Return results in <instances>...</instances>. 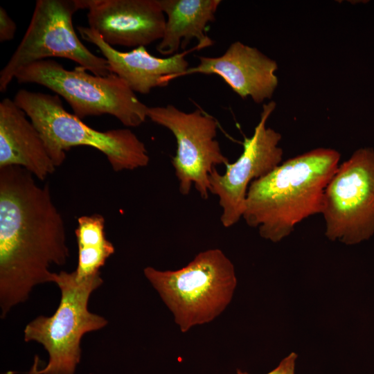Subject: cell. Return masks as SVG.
Masks as SVG:
<instances>
[{
	"label": "cell",
	"instance_id": "cell-10",
	"mask_svg": "<svg viewBox=\"0 0 374 374\" xmlns=\"http://www.w3.org/2000/svg\"><path fill=\"white\" fill-rule=\"evenodd\" d=\"M276 105L274 101L262 105L253 135L244 137L242 154L235 162L226 166L225 172L220 174L215 168L209 175L210 193L219 198L222 208L220 220L224 227L234 225L242 217L250 184L282 163L281 134L266 126Z\"/></svg>",
	"mask_w": 374,
	"mask_h": 374
},
{
	"label": "cell",
	"instance_id": "cell-16",
	"mask_svg": "<svg viewBox=\"0 0 374 374\" xmlns=\"http://www.w3.org/2000/svg\"><path fill=\"white\" fill-rule=\"evenodd\" d=\"M78 250L115 251L105 233V219L99 214L83 215L78 219L75 231Z\"/></svg>",
	"mask_w": 374,
	"mask_h": 374
},
{
	"label": "cell",
	"instance_id": "cell-2",
	"mask_svg": "<svg viewBox=\"0 0 374 374\" xmlns=\"http://www.w3.org/2000/svg\"><path fill=\"white\" fill-rule=\"evenodd\" d=\"M340 154L318 148L291 158L249 185L242 217L261 238L278 242L303 220L321 214L325 189Z\"/></svg>",
	"mask_w": 374,
	"mask_h": 374
},
{
	"label": "cell",
	"instance_id": "cell-5",
	"mask_svg": "<svg viewBox=\"0 0 374 374\" xmlns=\"http://www.w3.org/2000/svg\"><path fill=\"white\" fill-rule=\"evenodd\" d=\"M82 66L72 70L46 59L22 67L15 75L18 83H35L62 96L80 119L109 114L127 127H138L148 118V107L127 83L115 73H89Z\"/></svg>",
	"mask_w": 374,
	"mask_h": 374
},
{
	"label": "cell",
	"instance_id": "cell-12",
	"mask_svg": "<svg viewBox=\"0 0 374 374\" xmlns=\"http://www.w3.org/2000/svg\"><path fill=\"white\" fill-rule=\"evenodd\" d=\"M199 64L178 77L201 73L217 75L242 98L260 104L270 99L278 83L276 62L258 48L235 41L218 57L198 56Z\"/></svg>",
	"mask_w": 374,
	"mask_h": 374
},
{
	"label": "cell",
	"instance_id": "cell-14",
	"mask_svg": "<svg viewBox=\"0 0 374 374\" xmlns=\"http://www.w3.org/2000/svg\"><path fill=\"white\" fill-rule=\"evenodd\" d=\"M25 112L8 98L0 102V168L20 166L39 180L55 170L42 137Z\"/></svg>",
	"mask_w": 374,
	"mask_h": 374
},
{
	"label": "cell",
	"instance_id": "cell-9",
	"mask_svg": "<svg viewBox=\"0 0 374 374\" xmlns=\"http://www.w3.org/2000/svg\"><path fill=\"white\" fill-rule=\"evenodd\" d=\"M148 118L170 130L177 142L172 159L181 194L188 195L193 184L202 198L210 193L208 177L218 165L229 163L215 139L217 122L200 109L183 112L172 105L148 107Z\"/></svg>",
	"mask_w": 374,
	"mask_h": 374
},
{
	"label": "cell",
	"instance_id": "cell-1",
	"mask_svg": "<svg viewBox=\"0 0 374 374\" xmlns=\"http://www.w3.org/2000/svg\"><path fill=\"white\" fill-rule=\"evenodd\" d=\"M69 256L63 218L47 184L16 166L0 168V307L4 318L33 288L53 283Z\"/></svg>",
	"mask_w": 374,
	"mask_h": 374
},
{
	"label": "cell",
	"instance_id": "cell-18",
	"mask_svg": "<svg viewBox=\"0 0 374 374\" xmlns=\"http://www.w3.org/2000/svg\"><path fill=\"white\" fill-rule=\"evenodd\" d=\"M297 357L296 353H291L283 358L274 369L267 374H295V365ZM237 374L251 373L243 372L238 369L237 370Z\"/></svg>",
	"mask_w": 374,
	"mask_h": 374
},
{
	"label": "cell",
	"instance_id": "cell-6",
	"mask_svg": "<svg viewBox=\"0 0 374 374\" xmlns=\"http://www.w3.org/2000/svg\"><path fill=\"white\" fill-rule=\"evenodd\" d=\"M53 283L61 292L57 308L51 317L40 315L29 322L24 331V341L42 344L48 354V364L40 369V374H75L81 359L83 335L108 323L88 309L91 294L103 280L100 272L78 279L74 271H62L54 273Z\"/></svg>",
	"mask_w": 374,
	"mask_h": 374
},
{
	"label": "cell",
	"instance_id": "cell-15",
	"mask_svg": "<svg viewBox=\"0 0 374 374\" xmlns=\"http://www.w3.org/2000/svg\"><path fill=\"white\" fill-rule=\"evenodd\" d=\"M166 21L163 35L157 51L171 56L184 49L191 39L198 41L199 49L211 46L206 35L207 25L215 21L220 0H158Z\"/></svg>",
	"mask_w": 374,
	"mask_h": 374
},
{
	"label": "cell",
	"instance_id": "cell-17",
	"mask_svg": "<svg viewBox=\"0 0 374 374\" xmlns=\"http://www.w3.org/2000/svg\"><path fill=\"white\" fill-rule=\"evenodd\" d=\"M17 25L6 10L0 7V42L12 40L15 35Z\"/></svg>",
	"mask_w": 374,
	"mask_h": 374
},
{
	"label": "cell",
	"instance_id": "cell-8",
	"mask_svg": "<svg viewBox=\"0 0 374 374\" xmlns=\"http://www.w3.org/2000/svg\"><path fill=\"white\" fill-rule=\"evenodd\" d=\"M325 235L354 245L374 234V150L362 148L341 165L323 194Z\"/></svg>",
	"mask_w": 374,
	"mask_h": 374
},
{
	"label": "cell",
	"instance_id": "cell-7",
	"mask_svg": "<svg viewBox=\"0 0 374 374\" xmlns=\"http://www.w3.org/2000/svg\"><path fill=\"white\" fill-rule=\"evenodd\" d=\"M80 0H37L21 42L0 72V91L5 92L24 66L52 57L71 60L91 73H112L108 62L91 52L74 30L73 15Z\"/></svg>",
	"mask_w": 374,
	"mask_h": 374
},
{
	"label": "cell",
	"instance_id": "cell-3",
	"mask_svg": "<svg viewBox=\"0 0 374 374\" xmlns=\"http://www.w3.org/2000/svg\"><path fill=\"white\" fill-rule=\"evenodd\" d=\"M13 101L39 133L55 167L63 163L67 150L78 145L103 153L116 172L132 170L149 163L145 144L130 129L105 132L93 129L68 112L57 94L22 89L16 93Z\"/></svg>",
	"mask_w": 374,
	"mask_h": 374
},
{
	"label": "cell",
	"instance_id": "cell-11",
	"mask_svg": "<svg viewBox=\"0 0 374 374\" xmlns=\"http://www.w3.org/2000/svg\"><path fill=\"white\" fill-rule=\"evenodd\" d=\"M89 28L111 46H145L161 40L166 17L158 0H80Z\"/></svg>",
	"mask_w": 374,
	"mask_h": 374
},
{
	"label": "cell",
	"instance_id": "cell-4",
	"mask_svg": "<svg viewBox=\"0 0 374 374\" xmlns=\"http://www.w3.org/2000/svg\"><path fill=\"white\" fill-rule=\"evenodd\" d=\"M143 274L181 332L218 317L231 303L238 285L233 262L217 248L199 252L179 269L147 267Z\"/></svg>",
	"mask_w": 374,
	"mask_h": 374
},
{
	"label": "cell",
	"instance_id": "cell-19",
	"mask_svg": "<svg viewBox=\"0 0 374 374\" xmlns=\"http://www.w3.org/2000/svg\"><path fill=\"white\" fill-rule=\"evenodd\" d=\"M39 359L37 355L35 356L33 364L30 369L28 374H40V369H39Z\"/></svg>",
	"mask_w": 374,
	"mask_h": 374
},
{
	"label": "cell",
	"instance_id": "cell-13",
	"mask_svg": "<svg viewBox=\"0 0 374 374\" xmlns=\"http://www.w3.org/2000/svg\"><path fill=\"white\" fill-rule=\"evenodd\" d=\"M81 37L95 46L108 62L112 73L125 80L136 93L147 94L155 87H166L170 80L189 68L185 55L197 46L168 57L151 55L139 46L122 52L105 42L100 35L89 27L78 26Z\"/></svg>",
	"mask_w": 374,
	"mask_h": 374
}]
</instances>
